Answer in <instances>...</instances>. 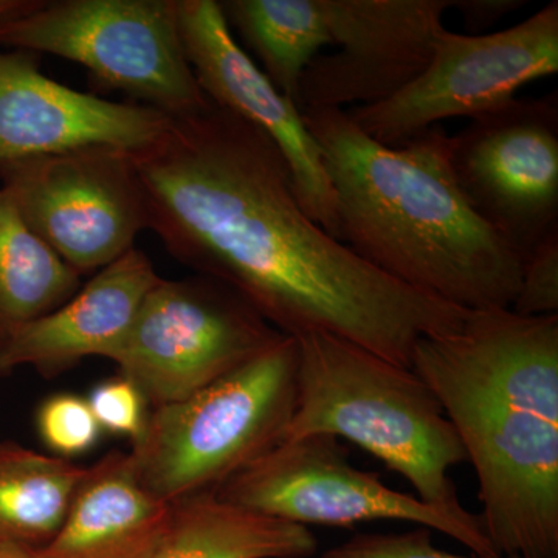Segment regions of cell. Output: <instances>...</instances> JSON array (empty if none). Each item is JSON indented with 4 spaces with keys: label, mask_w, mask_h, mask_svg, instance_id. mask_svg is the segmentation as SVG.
<instances>
[{
    "label": "cell",
    "mask_w": 558,
    "mask_h": 558,
    "mask_svg": "<svg viewBox=\"0 0 558 558\" xmlns=\"http://www.w3.org/2000/svg\"><path fill=\"white\" fill-rule=\"evenodd\" d=\"M132 160L148 230L284 336L329 333L411 368L418 341L453 332L468 317L330 236L301 207L271 140L211 100L171 117Z\"/></svg>",
    "instance_id": "1"
},
{
    "label": "cell",
    "mask_w": 558,
    "mask_h": 558,
    "mask_svg": "<svg viewBox=\"0 0 558 558\" xmlns=\"http://www.w3.org/2000/svg\"><path fill=\"white\" fill-rule=\"evenodd\" d=\"M411 369L475 469L498 556L558 558V315L469 311L461 328L418 341Z\"/></svg>",
    "instance_id": "2"
},
{
    "label": "cell",
    "mask_w": 558,
    "mask_h": 558,
    "mask_svg": "<svg viewBox=\"0 0 558 558\" xmlns=\"http://www.w3.org/2000/svg\"><path fill=\"white\" fill-rule=\"evenodd\" d=\"M303 119L336 194L339 241L432 299L464 311L510 310L520 256L470 207L446 131L387 146L344 109L303 110Z\"/></svg>",
    "instance_id": "3"
},
{
    "label": "cell",
    "mask_w": 558,
    "mask_h": 558,
    "mask_svg": "<svg viewBox=\"0 0 558 558\" xmlns=\"http://www.w3.org/2000/svg\"><path fill=\"white\" fill-rule=\"evenodd\" d=\"M296 402L282 440H349L409 481L435 508L468 512L450 469L468 461L438 398L411 368L329 333L296 337ZM281 440V442H282Z\"/></svg>",
    "instance_id": "4"
},
{
    "label": "cell",
    "mask_w": 558,
    "mask_h": 558,
    "mask_svg": "<svg viewBox=\"0 0 558 558\" xmlns=\"http://www.w3.org/2000/svg\"><path fill=\"white\" fill-rule=\"evenodd\" d=\"M296 374L299 344L282 336L190 398L153 409L130 451L140 484L168 505L216 494L284 438Z\"/></svg>",
    "instance_id": "5"
},
{
    "label": "cell",
    "mask_w": 558,
    "mask_h": 558,
    "mask_svg": "<svg viewBox=\"0 0 558 558\" xmlns=\"http://www.w3.org/2000/svg\"><path fill=\"white\" fill-rule=\"evenodd\" d=\"M0 47L76 62L101 87L170 117L208 102L183 50L178 0H39L0 24Z\"/></svg>",
    "instance_id": "6"
},
{
    "label": "cell",
    "mask_w": 558,
    "mask_h": 558,
    "mask_svg": "<svg viewBox=\"0 0 558 558\" xmlns=\"http://www.w3.org/2000/svg\"><path fill=\"white\" fill-rule=\"evenodd\" d=\"M223 501L310 526L352 527L368 521H407L457 539L473 556L499 557L480 515L450 512L388 487L377 473L349 462L336 436L282 440L219 487Z\"/></svg>",
    "instance_id": "7"
},
{
    "label": "cell",
    "mask_w": 558,
    "mask_h": 558,
    "mask_svg": "<svg viewBox=\"0 0 558 558\" xmlns=\"http://www.w3.org/2000/svg\"><path fill=\"white\" fill-rule=\"evenodd\" d=\"M282 336L240 293L216 279L160 278L112 362L157 409L190 398Z\"/></svg>",
    "instance_id": "8"
},
{
    "label": "cell",
    "mask_w": 558,
    "mask_h": 558,
    "mask_svg": "<svg viewBox=\"0 0 558 558\" xmlns=\"http://www.w3.org/2000/svg\"><path fill=\"white\" fill-rule=\"evenodd\" d=\"M558 72V2L497 33L444 28L427 68L405 89L348 110L371 138L399 146L450 119H475L515 100L520 89Z\"/></svg>",
    "instance_id": "9"
},
{
    "label": "cell",
    "mask_w": 558,
    "mask_h": 558,
    "mask_svg": "<svg viewBox=\"0 0 558 558\" xmlns=\"http://www.w3.org/2000/svg\"><path fill=\"white\" fill-rule=\"evenodd\" d=\"M3 193L33 233L80 275L105 269L148 230L130 150L92 146L0 168Z\"/></svg>",
    "instance_id": "10"
},
{
    "label": "cell",
    "mask_w": 558,
    "mask_h": 558,
    "mask_svg": "<svg viewBox=\"0 0 558 558\" xmlns=\"http://www.w3.org/2000/svg\"><path fill=\"white\" fill-rule=\"evenodd\" d=\"M459 189L521 264L558 233L557 95L515 98L450 135Z\"/></svg>",
    "instance_id": "11"
},
{
    "label": "cell",
    "mask_w": 558,
    "mask_h": 558,
    "mask_svg": "<svg viewBox=\"0 0 558 558\" xmlns=\"http://www.w3.org/2000/svg\"><path fill=\"white\" fill-rule=\"evenodd\" d=\"M453 0H322L330 46L300 81L296 106L343 109L388 100L424 72Z\"/></svg>",
    "instance_id": "12"
},
{
    "label": "cell",
    "mask_w": 558,
    "mask_h": 558,
    "mask_svg": "<svg viewBox=\"0 0 558 558\" xmlns=\"http://www.w3.org/2000/svg\"><path fill=\"white\" fill-rule=\"evenodd\" d=\"M180 38L208 100L258 128L288 165L301 207L339 240L337 201L299 106L245 53L216 0H178Z\"/></svg>",
    "instance_id": "13"
},
{
    "label": "cell",
    "mask_w": 558,
    "mask_h": 558,
    "mask_svg": "<svg viewBox=\"0 0 558 558\" xmlns=\"http://www.w3.org/2000/svg\"><path fill=\"white\" fill-rule=\"evenodd\" d=\"M170 120L149 106L64 86L44 75L28 51L0 50V168L92 146L137 153L153 145Z\"/></svg>",
    "instance_id": "14"
},
{
    "label": "cell",
    "mask_w": 558,
    "mask_h": 558,
    "mask_svg": "<svg viewBox=\"0 0 558 558\" xmlns=\"http://www.w3.org/2000/svg\"><path fill=\"white\" fill-rule=\"evenodd\" d=\"M159 279L148 256L132 248L98 270L58 310L3 336L0 376L31 366L53 377L87 357L113 360Z\"/></svg>",
    "instance_id": "15"
},
{
    "label": "cell",
    "mask_w": 558,
    "mask_h": 558,
    "mask_svg": "<svg viewBox=\"0 0 558 558\" xmlns=\"http://www.w3.org/2000/svg\"><path fill=\"white\" fill-rule=\"evenodd\" d=\"M171 505L140 484L130 453L110 451L86 468L60 531L33 558H150Z\"/></svg>",
    "instance_id": "16"
},
{
    "label": "cell",
    "mask_w": 558,
    "mask_h": 558,
    "mask_svg": "<svg viewBox=\"0 0 558 558\" xmlns=\"http://www.w3.org/2000/svg\"><path fill=\"white\" fill-rule=\"evenodd\" d=\"M317 549L310 527L202 494L172 502L150 558H310Z\"/></svg>",
    "instance_id": "17"
},
{
    "label": "cell",
    "mask_w": 558,
    "mask_h": 558,
    "mask_svg": "<svg viewBox=\"0 0 558 558\" xmlns=\"http://www.w3.org/2000/svg\"><path fill=\"white\" fill-rule=\"evenodd\" d=\"M86 468L0 440V545L39 549L60 531Z\"/></svg>",
    "instance_id": "18"
},
{
    "label": "cell",
    "mask_w": 558,
    "mask_h": 558,
    "mask_svg": "<svg viewBox=\"0 0 558 558\" xmlns=\"http://www.w3.org/2000/svg\"><path fill=\"white\" fill-rule=\"evenodd\" d=\"M227 24L258 57L264 75L296 102L311 62L330 46L322 0H227Z\"/></svg>",
    "instance_id": "19"
},
{
    "label": "cell",
    "mask_w": 558,
    "mask_h": 558,
    "mask_svg": "<svg viewBox=\"0 0 558 558\" xmlns=\"http://www.w3.org/2000/svg\"><path fill=\"white\" fill-rule=\"evenodd\" d=\"M81 275L36 236L0 190V339L72 299Z\"/></svg>",
    "instance_id": "20"
},
{
    "label": "cell",
    "mask_w": 558,
    "mask_h": 558,
    "mask_svg": "<svg viewBox=\"0 0 558 558\" xmlns=\"http://www.w3.org/2000/svg\"><path fill=\"white\" fill-rule=\"evenodd\" d=\"M36 427L53 457L68 461L94 449L101 435L87 399L72 392H60L44 400L36 413Z\"/></svg>",
    "instance_id": "21"
},
{
    "label": "cell",
    "mask_w": 558,
    "mask_h": 558,
    "mask_svg": "<svg viewBox=\"0 0 558 558\" xmlns=\"http://www.w3.org/2000/svg\"><path fill=\"white\" fill-rule=\"evenodd\" d=\"M510 310L523 317L558 315V233L546 238L521 264L519 292Z\"/></svg>",
    "instance_id": "22"
},
{
    "label": "cell",
    "mask_w": 558,
    "mask_h": 558,
    "mask_svg": "<svg viewBox=\"0 0 558 558\" xmlns=\"http://www.w3.org/2000/svg\"><path fill=\"white\" fill-rule=\"evenodd\" d=\"M87 402L101 429L130 438L132 444L142 436L148 421V402L126 377L101 381L92 389Z\"/></svg>",
    "instance_id": "23"
},
{
    "label": "cell",
    "mask_w": 558,
    "mask_h": 558,
    "mask_svg": "<svg viewBox=\"0 0 558 558\" xmlns=\"http://www.w3.org/2000/svg\"><path fill=\"white\" fill-rule=\"evenodd\" d=\"M319 558H490L457 556L436 548L433 531L414 526L402 534H355L336 548L326 550ZM524 558V557H494Z\"/></svg>",
    "instance_id": "24"
},
{
    "label": "cell",
    "mask_w": 558,
    "mask_h": 558,
    "mask_svg": "<svg viewBox=\"0 0 558 558\" xmlns=\"http://www.w3.org/2000/svg\"><path fill=\"white\" fill-rule=\"evenodd\" d=\"M526 3V0H453L451 10L461 14L468 31L465 35H486L488 28L523 9Z\"/></svg>",
    "instance_id": "25"
},
{
    "label": "cell",
    "mask_w": 558,
    "mask_h": 558,
    "mask_svg": "<svg viewBox=\"0 0 558 558\" xmlns=\"http://www.w3.org/2000/svg\"><path fill=\"white\" fill-rule=\"evenodd\" d=\"M38 3L39 0H0V24L27 13Z\"/></svg>",
    "instance_id": "26"
},
{
    "label": "cell",
    "mask_w": 558,
    "mask_h": 558,
    "mask_svg": "<svg viewBox=\"0 0 558 558\" xmlns=\"http://www.w3.org/2000/svg\"><path fill=\"white\" fill-rule=\"evenodd\" d=\"M0 558H33V549L0 545Z\"/></svg>",
    "instance_id": "27"
}]
</instances>
